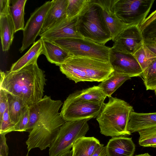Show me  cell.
<instances>
[{
  "label": "cell",
  "mask_w": 156,
  "mask_h": 156,
  "mask_svg": "<svg viewBox=\"0 0 156 156\" xmlns=\"http://www.w3.org/2000/svg\"><path fill=\"white\" fill-rule=\"evenodd\" d=\"M108 156H133L135 146L131 138L113 137L105 146Z\"/></svg>",
  "instance_id": "obj_15"
},
{
  "label": "cell",
  "mask_w": 156,
  "mask_h": 156,
  "mask_svg": "<svg viewBox=\"0 0 156 156\" xmlns=\"http://www.w3.org/2000/svg\"><path fill=\"white\" fill-rule=\"evenodd\" d=\"M27 156H28L27 155Z\"/></svg>",
  "instance_id": "obj_43"
},
{
  "label": "cell",
  "mask_w": 156,
  "mask_h": 156,
  "mask_svg": "<svg viewBox=\"0 0 156 156\" xmlns=\"http://www.w3.org/2000/svg\"><path fill=\"white\" fill-rule=\"evenodd\" d=\"M27 0H10V13L14 23L15 32L23 30L24 9Z\"/></svg>",
  "instance_id": "obj_24"
},
{
  "label": "cell",
  "mask_w": 156,
  "mask_h": 156,
  "mask_svg": "<svg viewBox=\"0 0 156 156\" xmlns=\"http://www.w3.org/2000/svg\"><path fill=\"white\" fill-rule=\"evenodd\" d=\"M15 125L11 122L8 111V106L0 121V134L7 133L13 131Z\"/></svg>",
  "instance_id": "obj_31"
},
{
  "label": "cell",
  "mask_w": 156,
  "mask_h": 156,
  "mask_svg": "<svg viewBox=\"0 0 156 156\" xmlns=\"http://www.w3.org/2000/svg\"><path fill=\"white\" fill-rule=\"evenodd\" d=\"M143 72L156 59V54L144 44L133 55Z\"/></svg>",
  "instance_id": "obj_25"
},
{
  "label": "cell",
  "mask_w": 156,
  "mask_h": 156,
  "mask_svg": "<svg viewBox=\"0 0 156 156\" xmlns=\"http://www.w3.org/2000/svg\"><path fill=\"white\" fill-rule=\"evenodd\" d=\"M133 111V107L125 101L116 97L109 98L96 117L100 133L112 137L130 135L127 126L131 113Z\"/></svg>",
  "instance_id": "obj_2"
},
{
  "label": "cell",
  "mask_w": 156,
  "mask_h": 156,
  "mask_svg": "<svg viewBox=\"0 0 156 156\" xmlns=\"http://www.w3.org/2000/svg\"><path fill=\"white\" fill-rule=\"evenodd\" d=\"M113 41L112 49L132 55L144 43L140 27L137 25L128 26L116 37Z\"/></svg>",
  "instance_id": "obj_11"
},
{
  "label": "cell",
  "mask_w": 156,
  "mask_h": 156,
  "mask_svg": "<svg viewBox=\"0 0 156 156\" xmlns=\"http://www.w3.org/2000/svg\"><path fill=\"white\" fill-rule=\"evenodd\" d=\"M109 62L114 71L130 77L142 76L143 71L133 55L115 50L111 48Z\"/></svg>",
  "instance_id": "obj_12"
},
{
  "label": "cell",
  "mask_w": 156,
  "mask_h": 156,
  "mask_svg": "<svg viewBox=\"0 0 156 156\" xmlns=\"http://www.w3.org/2000/svg\"><path fill=\"white\" fill-rule=\"evenodd\" d=\"M140 31L144 43L156 44V19Z\"/></svg>",
  "instance_id": "obj_30"
},
{
  "label": "cell",
  "mask_w": 156,
  "mask_h": 156,
  "mask_svg": "<svg viewBox=\"0 0 156 156\" xmlns=\"http://www.w3.org/2000/svg\"><path fill=\"white\" fill-rule=\"evenodd\" d=\"M72 150H70L58 156H72Z\"/></svg>",
  "instance_id": "obj_39"
},
{
  "label": "cell",
  "mask_w": 156,
  "mask_h": 156,
  "mask_svg": "<svg viewBox=\"0 0 156 156\" xmlns=\"http://www.w3.org/2000/svg\"><path fill=\"white\" fill-rule=\"evenodd\" d=\"M59 66L61 72L76 83L101 82L114 71L109 62L74 56H71Z\"/></svg>",
  "instance_id": "obj_3"
},
{
  "label": "cell",
  "mask_w": 156,
  "mask_h": 156,
  "mask_svg": "<svg viewBox=\"0 0 156 156\" xmlns=\"http://www.w3.org/2000/svg\"><path fill=\"white\" fill-rule=\"evenodd\" d=\"M104 101L69 100L64 101L60 112L66 121L96 118L102 109Z\"/></svg>",
  "instance_id": "obj_9"
},
{
  "label": "cell",
  "mask_w": 156,
  "mask_h": 156,
  "mask_svg": "<svg viewBox=\"0 0 156 156\" xmlns=\"http://www.w3.org/2000/svg\"><path fill=\"white\" fill-rule=\"evenodd\" d=\"M8 94L4 90L0 88V121L8 106Z\"/></svg>",
  "instance_id": "obj_33"
},
{
  "label": "cell",
  "mask_w": 156,
  "mask_h": 156,
  "mask_svg": "<svg viewBox=\"0 0 156 156\" xmlns=\"http://www.w3.org/2000/svg\"><path fill=\"white\" fill-rule=\"evenodd\" d=\"M8 106L11 120L15 125L20 119L23 109L27 106L19 98L9 94Z\"/></svg>",
  "instance_id": "obj_26"
},
{
  "label": "cell",
  "mask_w": 156,
  "mask_h": 156,
  "mask_svg": "<svg viewBox=\"0 0 156 156\" xmlns=\"http://www.w3.org/2000/svg\"><path fill=\"white\" fill-rule=\"evenodd\" d=\"M68 0H53L40 34L52 28L67 18Z\"/></svg>",
  "instance_id": "obj_16"
},
{
  "label": "cell",
  "mask_w": 156,
  "mask_h": 156,
  "mask_svg": "<svg viewBox=\"0 0 156 156\" xmlns=\"http://www.w3.org/2000/svg\"><path fill=\"white\" fill-rule=\"evenodd\" d=\"M102 9L105 25L113 41L116 37L129 25L123 23L115 14L113 9L114 0H96Z\"/></svg>",
  "instance_id": "obj_14"
},
{
  "label": "cell",
  "mask_w": 156,
  "mask_h": 156,
  "mask_svg": "<svg viewBox=\"0 0 156 156\" xmlns=\"http://www.w3.org/2000/svg\"><path fill=\"white\" fill-rule=\"evenodd\" d=\"M43 54V48L41 39L33 44L28 51L12 65L9 71H17L29 65L37 62L39 56Z\"/></svg>",
  "instance_id": "obj_20"
},
{
  "label": "cell",
  "mask_w": 156,
  "mask_h": 156,
  "mask_svg": "<svg viewBox=\"0 0 156 156\" xmlns=\"http://www.w3.org/2000/svg\"><path fill=\"white\" fill-rule=\"evenodd\" d=\"M107 97L101 88L98 85L77 91L69 94L66 99L102 101H104Z\"/></svg>",
  "instance_id": "obj_23"
},
{
  "label": "cell",
  "mask_w": 156,
  "mask_h": 156,
  "mask_svg": "<svg viewBox=\"0 0 156 156\" xmlns=\"http://www.w3.org/2000/svg\"><path fill=\"white\" fill-rule=\"evenodd\" d=\"M144 44L151 51L156 54V44Z\"/></svg>",
  "instance_id": "obj_38"
},
{
  "label": "cell",
  "mask_w": 156,
  "mask_h": 156,
  "mask_svg": "<svg viewBox=\"0 0 156 156\" xmlns=\"http://www.w3.org/2000/svg\"><path fill=\"white\" fill-rule=\"evenodd\" d=\"M156 19V10L150 14L149 16L142 22L139 27L140 30H142L152 21Z\"/></svg>",
  "instance_id": "obj_36"
},
{
  "label": "cell",
  "mask_w": 156,
  "mask_h": 156,
  "mask_svg": "<svg viewBox=\"0 0 156 156\" xmlns=\"http://www.w3.org/2000/svg\"><path fill=\"white\" fill-rule=\"evenodd\" d=\"M52 3V0L45 2L31 15L23 31L22 46L20 49V53L35 42L36 38L40 33L46 15Z\"/></svg>",
  "instance_id": "obj_10"
},
{
  "label": "cell",
  "mask_w": 156,
  "mask_h": 156,
  "mask_svg": "<svg viewBox=\"0 0 156 156\" xmlns=\"http://www.w3.org/2000/svg\"><path fill=\"white\" fill-rule=\"evenodd\" d=\"M78 17V16L66 18L52 28L40 34V38L48 40L68 38H84L77 29Z\"/></svg>",
  "instance_id": "obj_13"
},
{
  "label": "cell",
  "mask_w": 156,
  "mask_h": 156,
  "mask_svg": "<svg viewBox=\"0 0 156 156\" xmlns=\"http://www.w3.org/2000/svg\"><path fill=\"white\" fill-rule=\"evenodd\" d=\"M99 144V140L94 137H80L73 146L72 156H91Z\"/></svg>",
  "instance_id": "obj_21"
},
{
  "label": "cell",
  "mask_w": 156,
  "mask_h": 156,
  "mask_svg": "<svg viewBox=\"0 0 156 156\" xmlns=\"http://www.w3.org/2000/svg\"><path fill=\"white\" fill-rule=\"evenodd\" d=\"M141 77L147 90H156V59L143 72Z\"/></svg>",
  "instance_id": "obj_28"
},
{
  "label": "cell",
  "mask_w": 156,
  "mask_h": 156,
  "mask_svg": "<svg viewBox=\"0 0 156 156\" xmlns=\"http://www.w3.org/2000/svg\"><path fill=\"white\" fill-rule=\"evenodd\" d=\"M91 156H108L104 144H99Z\"/></svg>",
  "instance_id": "obj_35"
},
{
  "label": "cell",
  "mask_w": 156,
  "mask_h": 156,
  "mask_svg": "<svg viewBox=\"0 0 156 156\" xmlns=\"http://www.w3.org/2000/svg\"><path fill=\"white\" fill-rule=\"evenodd\" d=\"M139 145L144 147H156V126L139 131Z\"/></svg>",
  "instance_id": "obj_27"
},
{
  "label": "cell",
  "mask_w": 156,
  "mask_h": 156,
  "mask_svg": "<svg viewBox=\"0 0 156 156\" xmlns=\"http://www.w3.org/2000/svg\"><path fill=\"white\" fill-rule=\"evenodd\" d=\"M154 0H114L113 9L119 19L128 25L139 26L146 17Z\"/></svg>",
  "instance_id": "obj_8"
},
{
  "label": "cell",
  "mask_w": 156,
  "mask_h": 156,
  "mask_svg": "<svg viewBox=\"0 0 156 156\" xmlns=\"http://www.w3.org/2000/svg\"><path fill=\"white\" fill-rule=\"evenodd\" d=\"M0 88L21 100L29 107L43 97L45 76L37 62L14 72L0 71Z\"/></svg>",
  "instance_id": "obj_1"
},
{
  "label": "cell",
  "mask_w": 156,
  "mask_h": 156,
  "mask_svg": "<svg viewBox=\"0 0 156 156\" xmlns=\"http://www.w3.org/2000/svg\"><path fill=\"white\" fill-rule=\"evenodd\" d=\"M90 0H68L67 18L78 16Z\"/></svg>",
  "instance_id": "obj_29"
},
{
  "label": "cell",
  "mask_w": 156,
  "mask_h": 156,
  "mask_svg": "<svg viewBox=\"0 0 156 156\" xmlns=\"http://www.w3.org/2000/svg\"><path fill=\"white\" fill-rule=\"evenodd\" d=\"M40 39L42 43L43 54L50 63L59 66L72 56L59 45L47 39Z\"/></svg>",
  "instance_id": "obj_18"
},
{
  "label": "cell",
  "mask_w": 156,
  "mask_h": 156,
  "mask_svg": "<svg viewBox=\"0 0 156 156\" xmlns=\"http://www.w3.org/2000/svg\"><path fill=\"white\" fill-rule=\"evenodd\" d=\"M0 28L2 50L6 51L12 44L15 33L10 11L0 14Z\"/></svg>",
  "instance_id": "obj_19"
},
{
  "label": "cell",
  "mask_w": 156,
  "mask_h": 156,
  "mask_svg": "<svg viewBox=\"0 0 156 156\" xmlns=\"http://www.w3.org/2000/svg\"><path fill=\"white\" fill-rule=\"evenodd\" d=\"M6 134H0V155L8 156L9 148L6 142Z\"/></svg>",
  "instance_id": "obj_34"
},
{
  "label": "cell",
  "mask_w": 156,
  "mask_h": 156,
  "mask_svg": "<svg viewBox=\"0 0 156 156\" xmlns=\"http://www.w3.org/2000/svg\"><path fill=\"white\" fill-rule=\"evenodd\" d=\"M131 78L126 74L114 71L107 78L101 82L98 86L109 98L123 83Z\"/></svg>",
  "instance_id": "obj_22"
},
{
  "label": "cell",
  "mask_w": 156,
  "mask_h": 156,
  "mask_svg": "<svg viewBox=\"0 0 156 156\" xmlns=\"http://www.w3.org/2000/svg\"><path fill=\"white\" fill-rule=\"evenodd\" d=\"M0 156H2L0 155Z\"/></svg>",
  "instance_id": "obj_42"
},
{
  "label": "cell",
  "mask_w": 156,
  "mask_h": 156,
  "mask_svg": "<svg viewBox=\"0 0 156 156\" xmlns=\"http://www.w3.org/2000/svg\"><path fill=\"white\" fill-rule=\"evenodd\" d=\"M0 14L9 11L10 0H0Z\"/></svg>",
  "instance_id": "obj_37"
},
{
  "label": "cell",
  "mask_w": 156,
  "mask_h": 156,
  "mask_svg": "<svg viewBox=\"0 0 156 156\" xmlns=\"http://www.w3.org/2000/svg\"><path fill=\"white\" fill-rule=\"evenodd\" d=\"M77 27L84 38L96 43L105 44L112 40L104 21L102 8L96 0H90L79 14Z\"/></svg>",
  "instance_id": "obj_4"
},
{
  "label": "cell",
  "mask_w": 156,
  "mask_h": 156,
  "mask_svg": "<svg viewBox=\"0 0 156 156\" xmlns=\"http://www.w3.org/2000/svg\"><path fill=\"white\" fill-rule=\"evenodd\" d=\"M49 41L63 48L72 56L109 62L111 48L105 44H98L85 38H68Z\"/></svg>",
  "instance_id": "obj_6"
},
{
  "label": "cell",
  "mask_w": 156,
  "mask_h": 156,
  "mask_svg": "<svg viewBox=\"0 0 156 156\" xmlns=\"http://www.w3.org/2000/svg\"><path fill=\"white\" fill-rule=\"evenodd\" d=\"M62 104L60 100H54L50 96H44L40 100L30 107L29 121L24 132H30L35 125H62L66 121L58 112Z\"/></svg>",
  "instance_id": "obj_5"
},
{
  "label": "cell",
  "mask_w": 156,
  "mask_h": 156,
  "mask_svg": "<svg viewBox=\"0 0 156 156\" xmlns=\"http://www.w3.org/2000/svg\"><path fill=\"white\" fill-rule=\"evenodd\" d=\"M156 126V112L139 113L132 112L127 126L128 130L131 133Z\"/></svg>",
  "instance_id": "obj_17"
},
{
  "label": "cell",
  "mask_w": 156,
  "mask_h": 156,
  "mask_svg": "<svg viewBox=\"0 0 156 156\" xmlns=\"http://www.w3.org/2000/svg\"><path fill=\"white\" fill-rule=\"evenodd\" d=\"M87 120L66 121L49 147V156H58L70 150L76 141L85 136L89 128Z\"/></svg>",
  "instance_id": "obj_7"
},
{
  "label": "cell",
  "mask_w": 156,
  "mask_h": 156,
  "mask_svg": "<svg viewBox=\"0 0 156 156\" xmlns=\"http://www.w3.org/2000/svg\"><path fill=\"white\" fill-rule=\"evenodd\" d=\"M155 95H156V90H155Z\"/></svg>",
  "instance_id": "obj_41"
},
{
  "label": "cell",
  "mask_w": 156,
  "mask_h": 156,
  "mask_svg": "<svg viewBox=\"0 0 156 156\" xmlns=\"http://www.w3.org/2000/svg\"><path fill=\"white\" fill-rule=\"evenodd\" d=\"M135 156H152L147 153L136 155Z\"/></svg>",
  "instance_id": "obj_40"
},
{
  "label": "cell",
  "mask_w": 156,
  "mask_h": 156,
  "mask_svg": "<svg viewBox=\"0 0 156 156\" xmlns=\"http://www.w3.org/2000/svg\"><path fill=\"white\" fill-rule=\"evenodd\" d=\"M30 117V107L26 106L23 110L18 122L15 125L13 131L24 132L27 125Z\"/></svg>",
  "instance_id": "obj_32"
}]
</instances>
